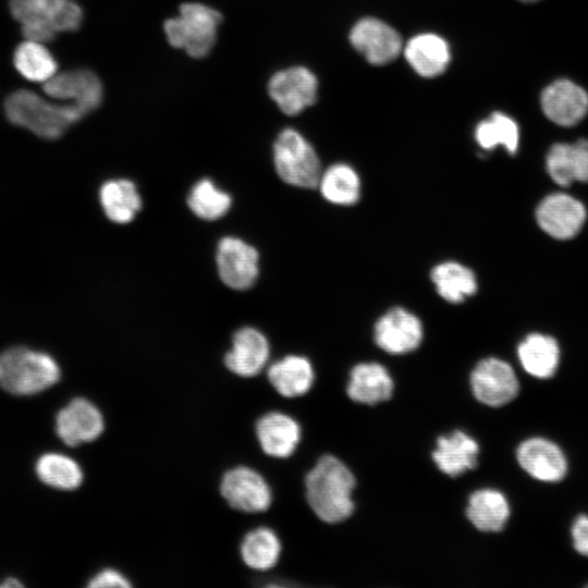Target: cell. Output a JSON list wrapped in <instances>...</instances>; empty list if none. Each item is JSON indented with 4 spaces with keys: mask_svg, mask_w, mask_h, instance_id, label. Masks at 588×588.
I'll list each match as a JSON object with an SVG mask.
<instances>
[{
    "mask_svg": "<svg viewBox=\"0 0 588 588\" xmlns=\"http://www.w3.org/2000/svg\"><path fill=\"white\" fill-rule=\"evenodd\" d=\"M220 13L203 3L188 2L180 7V13L164 22L163 29L171 46L184 50L189 57L204 58L212 49Z\"/></svg>",
    "mask_w": 588,
    "mask_h": 588,
    "instance_id": "cell-4",
    "label": "cell"
},
{
    "mask_svg": "<svg viewBox=\"0 0 588 588\" xmlns=\"http://www.w3.org/2000/svg\"><path fill=\"white\" fill-rule=\"evenodd\" d=\"M356 485L355 475L342 460L323 454L305 475V499L321 522L339 524L355 511Z\"/></svg>",
    "mask_w": 588,
    "mask_h": 588,
    "instance_id": "cell-1",
    "label": "cell"
},
{
    "mask_svg": "<svg viewBox=\"0 0 588 588\" xmlns=\"http://www.w3.org/2000/svg\"><path fill=\"white\" fill-rule=\"evenodd\" d=\"M430 278L438 294L449 303H462L477 291L475 273L456 261L438 264L431 270Z\"/></svg>",
    "mask_w": 588,
    "mask_h": 588,
    "instance_id": "cell-29",
    "label": "cell"
},
{
    "mask_svg": "<svg viewBox=\"0 0 588 588\" xmlns=\"http://www.w3.org/2000/svg\"><path fill=\"white\" fill-rule=\"evenodd\" d=\"M352 46L373 65L392 62L403 50L400 34L385 22L375 17L359 20L351 29Z\"/></svg>",
    "mask_w": 588,
    "mask_h": 588,
    "instance_id": "cell-11",
    "label": "cell"
},
{
    "mask_svg": "<svg viewBox=\"0 0 588 588\" xmlns=\"http://www.w3.org/2000/svg\"><path fill=\"white\" fill-rule=\"evenodd\" d=\"M38 478L59 490H74L84 480L81 465L72 457L61 453H46L36 463Z\"/></svg>",
    "mask_w": 588,
    "mask_h": 588,
    "instance_id": "cell-32",
    "label": "cell"
},
{
    "mask_svg": "<svg viewBox=\"0 0 588 588\" xmlns=\"http://www.w3.org/2000/svg\"><path fill=\"white\" fill-rule=\"evenodd\" d=\"M516 457L522 468L540 481H560L567 471V462L561 449L543 438L523 441L516 451Z\"/></svg>",
    "mask_w": 588,
    "mask_h": 588,
    "instance_id": "cell-19",
    "label": "cell"
},
{
    "mask_svg": "<svg viewBox=\"0 0 588 588\" xmlns=\"http://www.w3.org/2000/svg\"><path fill=\"white\" fill-rule=\"evenodd\" d=\"M394 380L389 370L377 362L356 364L350 371L347 397L358 404L377 405L393 396Z\"/></svg>",
    "mask_w": 588,
    "mask_h": 588,
    "instance_id": "cell-20",
    "label": "cell"
},
{
    "mask_svg": "<svg viewBox=\"0 0 588 588\" xmlns=\"http://www.w3.org/2000/svg\"><path fill=\"white\" fill-rule=\"evenodd\" d=\"M523 368L531 376L547 379L554 375L560 362L558 342L549 335L531 333L517 348Z\"/></svg>",
    "mask_w": 588,
    "mask_h": 588,
    "instance_id": "cell-28",
    "label": "cell"
},
{
    "mask_svg": "<svg viewBox=\"0 0 588 588\" xmlns=\"http://www.w3.org/2000/svg\"><path fill=\"white\" fill-rule=\"evenodd\" d=\"M61 377L57 360L23 346L0 354V385L16 395H32L54 385Z\"/></svg>",
    "mask_w": 588,
    "mask_h": 588,
    "instance_id": "cell-3",
    "label": "cell"
},
{
    "mask_svg": "<svg viewBox=\"0 0 588 588\" xmlns=\"http://www.w3.org/2000/svg\"><path fill=\"white\" fill-rule=\"evenodd\" d=\"M187 205L196 217L213 221L226 215L231 208L232 198L211 180L201 179L191 188Z\"/></svg>",
    "mask_w": 588,
    "mask_h": 588,
    "instance_id": "cell-34",
    "label": "cell"
},
{
    "mask_svg": "<svg viewBox=\"0 0 588 588\" xmlns=\"http://www.w3.org/2000/svg\"><path fill=\"white\" fill-rule=\"evenodd\" d=\"M469 385L476 400L491 407H500L513 401L519 390L513 368L504 360L488 357L471 370Z\"/></svg>",
    "mask_w": 588,
    "mask_h": 588,
    "instance_id": "cell-8",
    "label": "cell"
},
{
    "mask_svg": "<svg viewBox=\"0 0 588 588\" xmlns=\"http://www.w3.org/2000/svg\"><path fill=\"white\" fill-rule=\"evenodd\" d=\"M318 81L305 66H292L272 75L268 93L279 109L296 115L317 100Z\"/></svg>",
    "mask_w": 588,
    "mask_h": 588,
    "instance_id": "cell-9",
    "label": "cell"
},
{
    "mask_svg": "<svg viewBox=\"0 0 588 588\" xmlns=\"http://www.w3.org/2000/svg\"><path fill=\"white\" fill-rule=\"evenodd\" d=\"M510 505L505 495L495 489L485 488L474 491L467 501L466 517L482 532L501 531L509 517Z\"/></svg>",
    "mask_w": 588,
    "mask_h": 588,
    "instance_id": "cell-25",
    "label": "cell"
},
{
    "mask_svg": "<svg viewBox=\"0 0 588 588\" xmlns=\"http://www.w3.org/2000/svg\"><path fill=\"white\" fill-rule=\"evenodd\" d=\"M42 89L53 99L75 103L86 114L100 106L103 94L99 77L85 69L57 73L44 83Z\"/></svg>",
    "mask_w": 588,
    "mask_h": 588,
    "instance_id": "cell-15",
    "label": "cell"
},
{
    "mask_svg": "<svg viewBox=\"0 0 588 588\" xmlns=\"http://www.w3.org/2000/svg\"><path fill=\"white\" fill-rule=\"evenodd\" d=\"M105 426L100 408L85 397L71 400L56 417L57 434L69 446L97 440L105 431Z\"/></svg>",
    "mask_w": 588,
    "mask_h": 588,
    "instance_id": "cell-12",
    "label": "cell"
},
{
    "mask_svg": "<svg viewBox=\"0 0 588 588\" xmlns=\"http://www.w3.org/2000/svg\"><path fill=\"white\" fill-rule=\"evenodd\" d=\"M479 450L473 437L463 430H454L438 437L431 458L441 473L455 478L477 467Z\"/></svg>",
    "mask_w": 588,
    "mask_h": 588,
    "instance_id": "cell-21",
    "label": "cell"
},
{
    "mask_svg": "<svg viewBox=\"0 0 588 588\" xmlns=\"http://www.w3.org/2000/svg\"><path fill=\"white\" fill-rule=\"evenodd\" d=\"M520 1H524V2H535V1H538V0H520Z\"/></svg>",
    "mask_w": 588,
    "mask_h": 588,
    "instance_id": "cell-38",
    "label": "cell"
},
{
    "mask_svg": "<svg viewBox=\"0 0 588 588\" xmlns=\"http://www.w3.org/2000/svg\"><path fill=\"white\" fill-rule=\"evenodd\" d=\"M539 226L556 240H569L581 229L586 209L575 197L565 193H553L544 197L537 207Z\"/></svg>",
    "mask_w": 588,
    "mask_h": 588,
    "instance_id": "cell-14",
    "label": "cell"
},
{
    "mask_svg": "<svg viewBox=\"0 0 588 588\" xmlns=\"http://www.w3.org/2000/svg\"><path fill=\"white\" fill-rule=\"evenodd\" d=\"M475 139L485 150L503 146L509 154L513 155L518 149L519 127L513 118L495 111L477 124Z\"/></svg>",
    "mask_w": 588,
    "mask_h": 588,
    "instance_id": "cell-33",
    "label": "cell"
},
{
    "mask_svg": "<svg viewBox=\"0 0 588 588\" xmlns=\"http://www.w3.org/2000/svg\"><path fill=\"white\" fill-rule=\"evenodd\" d=\"M424 339L420 319L402 307H394L382 315L373 328L376 345L392 355H402L417 350Z\"/></svg>",
    "mask_w": 588,
    "mask_h": 588,
    "instance_id": "cell-10",
    "label": "cell"
},
{
    "mask_svg": "<svg viewBox=\"0 0 588 588\" xmlns=\"http://www.w3.org/2000/svg\"><path fill=\"white\" fill-rule=\"evenodd\" d=\"M273 162L279 177L289 185L315 188L321 166L314 147L294 128H284L273 144Z\"/></svg>",
    "mask_w": 588,
    "mask_h": 588,
    "instance_id": "cell-5",
    "label": "cell"
},
{
    "mask_svg": "<svg viewBox=\"0 0 588 588\" xmlns=\"http://www.w3.org/2000/svg\"><path fill=\"white\" fill-rule=\"evenodd\" d=\"M23 584L16 578H7L0 584V588L21 587Z\"/></svg>",
    "mask_w": 588,
    "mask_h": 588,
    "instance_id": "cell-37",
    "label": "cell"
},
{
    "mask_svg": "<svg viewBox=\"0 0 588 588\" xmlns=\"http://www.w3.org/2000/svg\"><path fill=\"white\" fill-rule=\"evenodd\" d=\"M267 378L277 393L294 399L309 392L315 382V370L307 357L291 354L272 363L267 369Z\"/></svg>",
    "mask_w": 588,
    "mask_h": 588,
    "instance_id": "cell-23",
    "label": "cell"
},
{
    "mask_svg": "<svg viewBox=\"0 0 588 588\" xmlns=\"http://www.w3.org/2000/svg\"><path fill=\"white\" fill-rule=\"evenodd\" d=\"M270 345L266 335L253 327H243L232 336V346L224 355V365L242 378L259 375L268 364Z\"/></svg>",
    "mask_w": 588,
    "mask_h": 588,
    "instance_id": "cell-17",
    "label": "cell"
},
{
    "mask_svg": "<svg viewBox=\"0 0 588 588\" xmlns=\"http://www.w3.org/2000/svg\"><path fill=\"white\" fill-rule=\"evenodd\" d=\"M216 262L219 278L230 289L244 291L257 281L258 252L240 237L224 236L219 241Z\"/></svg>",
    "mask_w": 588,
    "mask_h": 588,
    "instance_id": "cell-7",
    "label": "cell"
},
{
    "mask_svg": "<svg viewBox=\"0 0 588 588\" xmlns=\"http://www.w3.org/2000/svg\"><path fill=\"white\" fill-rule=\"evenodd\" d=\"M282 542L277 532L267 526L249 530L242 539L240 554L244 564L255 571L273 568L281 556Z\"/></svg>",
    "mask_w": 588,
    "mask_h": 588,
    "instance_id": "cell-27",
    "label": "cell"
},
{
    "mask_svg": "<svg viewBox=\"0 0 588 588\" xmlns=\"http://www.w3.org/2000/svg\"><path fill=\"white\" fill-rule=\"evenodd\" d=\"M318 187L323 198L334 205L350 206L360 196V179L345 163H334L321 172Z\"/></svg>",
    "mask_w": 588,
    "mask_h": 588,
    "instance_id": "cell-30",
    "label": "cell"
},
{
    "mask_svg": "<svg viewBox=\"0 0 588 588\" xmlns=\"http://www.w3.org/2000/svg\"><path fill=\"white\" fill-rule=\"evenodd\" d=\"M132 586L130 579L120 571L106 567L98 571L88 580L87 587L89 588H128Z\"/></svg>",
    "mask_w": 588,
    "mask_h": 588,
    "instance_id": "cell-35",
    "label": "cell"
},
{
    "mask_svg": "<svg viewBox=\"0 0 588 588\" xmlns=\"http://www.w3.org/2000/svg\"><path fill=\"white\" fill-rule=\"evenodd\" d=\"M19 73L28 81L45 83L58 72V63L45 44L33 40L21 42L13 56Z\"/></svg>",
    "mask_w": 588,
    "mask_h": 588,
    "instance_id": "cell-31",
    "label": "cell"
},
{
    "mask_svg": "<svg viewBox=\"0 0 588 588\" xmlns=\"http://www.w3.org/2000/svg\"><path fill=\"white\" fill-rule=\"evenodd\" d=\"M8 120L45 139H57L86 113L75 103L51 102L27 89L13 91L4 102Z\"/></svg>",
    "mask_w": 588,
    "mask_h": 588,
    "instance_id": "cell-2",
    "label": "cell"
},
{
    "mask_svg": "<svg viewBox=\"0 0 588 588\" xmlns=\"http://www.w3.org/2000/svg\"><path fill=\"white\" fill-rule=\"evenodd\" d=\"M403 50L408 64L422 77H434L442 74L451 60L449 44L432 33L412 37Z\"/></svg>",
    "mask_w": 588,
    "mask_h": 588,
    "instance_id": "cell-24",
    "label": "cell"
},
{
    "mask_svg": "<svg viewBox=\"0 0 588 588\" xmlns=\"http://www.w3.org/2000/svg\"><path fill=\"white\" fill-rule=\"evenodd\" d=\"M219 490L232 509L243 513L266 512L273 501L272 490L266 478L245 465L228 469L222 475Z\"/></svg>",
    "mask_w": 588,
    "mask_h": 588,
    "instance_id": "cell-6",
    "label": "cell"
},
{
    "mask_svg": "<svg viewBox=\"0 0 588 588\" xmlns=\"http://www.w3.org/2000/svg\"><path fill=\"white\" fill-rule=\"evenodd\" d=\"M12 16L21 24L41 21L54 32H74L83 21V11L74 0H10Z\"/></svg>",
    "mask_w": 588,
    "mask_h": 588,
    "instance_id": "cell-16",
    "label": "cell"
},
{
    "mask_svg": "<svg viewBox=\"0 0 588 588\" xmlns=\"http://www.w3.org/2000/svg\"><path fill=\"white\" fill-rule=\"evenodd\" d=\"M546 168L558 185L588 183V139L553 144L546 157Z\"/></svg>",
    "mask_w": 588,
    "mask_h": 588,
    "instance_id": "cell-22",
    "label": "cell"
},
{
    "mask_svg": "<svg viewBox=\"0 0 588 588\" xmlns=\"http://www.w3.org/2000/svg\"><path fill=\"white\" fill-rule=\"evenodd\" d=\"M99 200L106 217L119 224L133 221L142 208L137 187L127 179L105 182L99 189Z\"/></svg>",
    "mask_w": 588,
    "mask_h": 588,
    "instance_id": "cell-26",
    "label": "cell"
},
{
    "mask_svg": "<svg viewBox=\"0 0 588 588\" xmlns=\"http://www.w3.org/2000/svg\"><path fill=\"white\" fill-rule=\"evenodd\" d=\"M255 433L261 451L273 458L293 455L302 440V428L291 415L272 411L260 416Z\"/></svg>",
    "mask_w": 588,
    "mask_h": 588,
    "instance_id": "cell-18",
    "label": "cell"
},
{
    "mask_svg": "<svg viewBox=\"0 0 588 588\" xmlns=\"http://www.w3.org/2000/svg\"><path fill=\"white\" fill-rule=\"evenodd\" d=\"M543 114L554 124L571 127L588 113V93L567 78L550 83L540 95Z\"/></svg>",
    "mask_w": 588,
    "mask_h": 588,
    "instance_id": "cell-13",
    "label": "cell"
},
{
    "mask_svg": "<svg viewBox=\"0 0 588 588\" xmlns=\"http://www.w3.org/2000/svg\"><path fill=\"white\" fill-rule=\"evenodd\" d=\"M573 546L575 550L588 556V516L579 515L572 527Z\"/></svg>",
    "mask_w": 588,
    "mask_h": 588,
    "instance_id": "cell-36",
    "label": "cell"
}]
</instances>
